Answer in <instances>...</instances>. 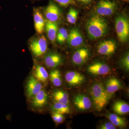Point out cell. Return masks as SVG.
<instances>
[{"label":"cell","mask_w":129,"mask_h":129,"mask_svg":"<svg viewBox=\"0 0 129 129\" xmlns=\"http://www.w3.org/2000/svg\"><path fill=\"white\" fill-rule=\"evenodd\" d=\"M90 93L95 109L98 111L102 110L112 97L101 83H97L93 84L91 88Z\"/></svg>","instance_id":"obj_1"},{"label":"cell","mask_w":129,"mask_h":129,"mask_svg":"<svg viewBox=\"0 0 129 129\" xmlns=\"http://www.w3.org/2000/svg\"><path fill=\"white\" fill-rule=\"evenodd\" d=\"M107 24L104 19L95 15L88 20L86 28L88 35L91 39H97L104 36L108 30Z\"/></svg>","instance_id":"obj_2"},{"label":"cell","mask_w":129,"mask_h":129,"mask_svg":"<svg viewBox=\"0 0 129 129\" xmlns=\"http://www.w3.org/2000/svg\"><path fill=\"white\" fill-rule=\"evenodd\" d=\"M115 28L118 39L121 42H125L128 39L129 23L125 17L119 16L115 20Z\"/></svg>","instance_id":"obj_3"},{"label":"cell","mask_w":129,"mask_h":129,"mask_svg":"<svg viewBox=\"0 0 129 129\" xmlns=\"http://www.w3.org/2000/svg\"><path fill=\"white\" fill-rule=\"evenodd\" d=\"M30 48L34 55L40 57L46 52L47 49V44L46 39L42 35L34 39L30 42Z\"/></svg>","instance_id":"obj_4"},{"label":"cell","mask_w":129,"mask_h":129,"mask_svg":"<svg viewBox=\"0 0 129 129\" xmlns=\"http://www.w3.org/2000/svg\"><path fill=\"white\" fill-rule=\"evenodd\" d=\"M116 9L115 3L108 0H101L96 8V13L102 16H109L114 13Z\"/></svg>","instance_id":"obj_5"},{"label":"cell","mask_w":129,"mask_h":129,"mask_svg":"<svg viewBox=\"0 0 129 129\" xmlns=\"http://www.w3.org/2000/svg\"><path fill=\"white\" fill-rule=\"evenodd\" d=\"M40 81L34 75L29 78L26 84V92L29 98H32L42 89V85Z\"/></svg>","instance_id":"obj_6"},{"label":"cell","mask_w":129,"mask_h":129,"mask_svg":"<svg viewBox=\"0 0 129 129\" xmlns=\"http://www.w3.org/2000/svg\"><path fill=\"white\" fill-rule=\"evenodd\" d=\"M44 14L47 20L54 22L58 21L61 16L59 8L52 3H49L45 9Z\"/></svg>","instance_id":"obj_7"},{"label":"cell","mask_w":129,"mask_h":129,"mask_svg":"<svg viewBox=\"0 0 129 129\" xmlns=\"http://www.w3.org/2000/svg\"><path fill=\"white\" fill-rule=\"evenodd\" d=\"M74 103L76 108L80 111L88 110L92 106V103L89 98L83 94L76 95L74 98Z\"/></svg>","instance_id":"obj_8"},{"label":"cell","mask_w":129,"mask_h":129,"mask_svg":"<svg viewBox=\"0 0 129 129\" xmlns=\"http://www.w3.org/2000/svg\"><path fill=\"white\" fill-rule=\"evenodd\" d=\"M89 56V51L87 48H79L75 52L73 55L72 61L76 65H82L88 60Z\"/></svg>","instance_id":"obj_9"},{"label":"cell","mask_w":129,"mask_h":129,"mask_svg":"<svg viewBox=\"0 0 129 129\" xmlns=\"http://www.w3.org/2000/svg\"><path fill=\"white\" fill-rule=\"evenodd\" d=\"M117 46L114 41H104L100 43L98 47L97 51L99 54L103 55H109L114 53Z\"/></svg>","instance_id":"obj_10"},{"label":"cell","mask_w":129,"mask_h":129,"mask_svg":"<svg viewBox=\"0 0 129 129\" xmlns=\"http://www.w3.org/2000/svg\"><path fill=\"white\" fill-rule=\"evenodd\" d=\"M87 70L89 73L94 75H104L109 73L110 68L106 63L98 62L89 65Z\"/></svg>","instance_id":"obj_11"},{"label":"cell","mask_w":129,"mask_h":129,"mask_svg":"<svg viewBox=\"0 0 129 129\" xmlns=\"http://www.w3.org/2000/svg\"><path fill=\"white\" fill-rule=\"evenodd\" d=\"M65 79L70 85L75 86L80 85L84 81L85 78L84 75L79 72L70 71L65 75Z\"/></svg>","instance_id":"obj_12"},{"label":"cell","mask_w":129,"mask_h":129,"mask_svg":"<svg viewBox=\"0 0 129 129\" xmlns=\"http://www.w3.org/2000/svg\"><path fill=\"white\" fill-rule=\"evenodd\" d=\"M44 62L47 67L56 68L61 64L62 62L61 56L56 52H50L45 56Z\"/></svg>","instance_id":"obj_13"},{"label":"cell","mask_w":129,"mask_h":129,"mask_svg":"<svg viewBox=\"0 0 129 129\" xmlns=\"http://www.w3.org/2000/svg\"><path fill=\"white\" fill-rule=\"evenodd\" d=\"M34 18L35 30L38 34L41 35L44 32L45 21L41 12L37 8L34 9Z\"/></svg>","instance_id":"obj_14"},{"label":"cell","mask_w":129,"mask_h":129,"mask_svg":"<svg viewBox=\"0 0 129 129\" xmlns=\"http://www.w3.org/2000/svg\"><path fill=\"white\" fill-rule=\"evenodd\" d=\"M67 40L68 44L73 47L80 46L83 41L82 35L76 28L73 29L71 30Z\"/></svg>","instance_id":"obj_15"},{"label":"cell","mask_w":129,"mask_h":129,"mask_svg":"<svg viewBox=\"0 0 129 129\" xmlns=\"http://www.w3.org/2000/svg\"><path fill=\"white\" fill-rule=\"evenodd\" d=\"M48 98L46 91L42 89L40 91L33 97L32 101V106L35 108H42L46 104Z\"/></svg>","instance_id":"obj_16"},{"label":"cell","mask_w":129,"mask_h":129,"mask_svg":"<svg viewBox=\"0 0 129 129\" xmlns=\"http://www.w3.org/2000/svg\"><path fill=\"white\" fill-rule=\"evenodd\" d=\"M121 88V84L118 79L112 77L106 81L105 88L108 94L112 96L113 94Z\"/></svg>","instance_id":"obj_17"},{"label":"cell","mask_w":129,"mask_h":129,"mask_svg":"<svg viewBox=\"0 0 129 129\" xmlns=\"http://www.w3.org/2000/svg\"><path fill=\"white\" fill-rule=\"evenodd\" d=\"M45 27L48 39L51 42H55L57 33V24L56 22L47 20L45 21Z\"/></svg>","instance_id":"obj_18"},{"label":"cell","mask_w":129,"mask_h":129,"mask_svg":"<svg viewBox=\"0 0 129 129\" xmlns=\"http://www.w3.org/2000/svg\"><path fill=\"white\" fill-rule=\"evenodd\" d=\"M113 111L118 115H122L129 113V104L122 101L115 102L113 106Z\"/></svg>","instance_id":"obj_19"},{"label":"cell","mask_w":129,"mask_h":129,"mask_svg":"<svg viewBox=\"0 0 129 129\" xmlns=\"http://www.w3.org/2000/svg\"><path fill=\"white\" fill-rule=\"evenodd\" d=\"M52 97L55 102L67 104L69 103L68 94L61 90H57L54 91L52 94Z\"/></svg>","instance_id":"obj_20"},{"label":"cell","mask_w":129,"mask_h":129,"mask_svg":"<svg viewBox=\"0 0 129 129\" xmlns=\"http://www.w3.org/2000/svg\"><path fill=\"white\" fill-rule=\"evenodd\" d=\"M34 75L38 80L42 82H46L48 77V74L45 69L39 64L35 68Z\"/></svg>","instance_id":"obj_21"},{"label":"cell","mask_w":129,"mask_h":129,"mask_svg":"<svg viewBox=\"0 0 129 129\" xmlns=\"http://www.w3.org/2000/svg\"><path fill=\"white\" fill-rule=\"evenodd\" d=\"M110 122L115 126L124 128L126 126V120L124 118L118 116L115 114H109L106 115Z\"/></svg>","instance_id":"obj_22"},{"label":"cell","mask_w":129,"mask_h":129,"mask_svg":"<svg viewBox=\"0 0 129 129\" xmlns=\"http://www.w3.org/2000/svg\"><path fill=\"white\" fill-rule=\"evenodd\" d=\"M53 112H56L61 114H68L70 112V109L68 104H62L55 102L51 107Z\"/></svg>","instance_id":"obj_23"},{"label":"cell","mask_w":129,"mask_h":129,"mask_svg":"<svg viewBox=\"0 0 129 129\" xmlns=\"http://www.w3.org/2000/svg\"><path fill=\"white\" fill-rule=\"evenodd\" d=\"M50 79L53 84L57 87H59L62 84L61 75L59 70H53L50 73Z\"/></svg>","instance_id":"obj_24"},{"label":"cell","mask_w":129,"mask_h":129,"mask_svg":"<svg viewBox=\"0 0 129 129\" xmlns=\"http://www.w3.org/2000/svg\"><path fill=\"white\" fill-rule=\"evenodd\" d=\"M78 12L74 8H70L67 15V19L68 22L72 24L75 23L77 21Z\"/></svg>","instance_id":"obj_25"},{"label":"cell","mask_w":129,"mask_h":129,"mask_svg":"<svg viewBox=\"0 0 129 129\" xmlns=\"http://www.w3.org/2000/svg\"><path fill=\"white\" fill-rule=\"evenodd\" d=\"M69 34L68 31L64 28H61L58 30L57 35L56 39L57 42L59 44H62L68 37Z\"/></svg>","instance_id":"obj_26"},{"label":"cell","mask_w":129,"mask_h":129,"mask_svg":"<svg viewBox=\"0 0 129 129\" xmlns=\"http://www.w3.org/2000/svg\"><path fill=\"white\" fill-rule=\"evenodd\" d=\"M52 119L57 123H61L64 121V115L61 114L56 112H53L52 115Z\"/></svg>","instance_id":"obj_27"},{"label":"cell","mask_w":129,"mask_h":129,"mask_svg":"<svg viewBox=\"0 0 129 129\" xmlns=\"http://www.w3.org/2000/svg\"><path fill=\"white\" fill-rule=\"evenodd\" d=\"M121 64L122 67L125 70L128 71L129 70V53H127L126 55L123 58L121 61Z\"/></svg>","instance_id":"obj_28"},{"label":"cell","mask_w":129,"mask_h":129,"mask_svg":"<svg viewBox=\"0 0 129 129\" xmlns=\"http://www.w3.org/2000/svg\"><path fill=\"white\" fill-rule=\"evenodd\" d=\"M57 3L63 7H67L70 5H74L76 2L74 0H55Z\"/></svg>","instance_id":"obj_29"},{"label":"cell","mask_w":129,"mask_h":129,"mask_svg":"<svg viewBox=\"0 0 129 129\" xmlns=\"http://www.w3.org/2000/svg\"><path fill=\"white\" fill-rule=\"evenodd\" d=\"M116 127L111 122H107L101 125L99 127L101 129H115Z\"/></svg>","instance_id":"obj_30"},{"label":"cell","mask_w":129,"mask_h":129,"mask_svg":"<svg viewBox=\"0 0 129 129\" xmlns=\"http://www.w3.org/2000/svg\"><path fill=\"white\" fill-rule=\"evenodd\" d=\"M77 1H78L80 2L87 3L90 2L92 0H77Z\"/></svg>","instance_id":"obj_31"}]
</instances>
